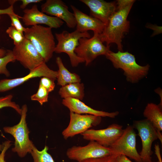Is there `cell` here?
Masks as SVG:
<instances>
[{
    "instance_id": "cell-28",
    "label": "cell",
    "mask_w": 162,
    "mask_h": 162,
    "mask_svg": "<svg viewBox=\"0 0 162 162\" xmlns=\"http://www.w3.org/2000/svg\"><path fill=\"white\" fill-rule=\"evenodd\" d=\"M11 21V25L14 27L16 30L22 34H23L25 28L22 25L19 20L20 18H22V17L17 15H9Z\"/></svg>"
},
{
    "instance_id": "cell-38",
    "label": "cell",
    "mask_w": 162,
    "mask_h": 162,
    "mask_svg": "<svg viewBox=\"0 0 162 162\" xmlns=\"http://www.w3.org/2000/svg\"><path fill=\"white\" fill-rule=\"evenodd\" d=\"M17 1H18V0H9L8 1V2H9V4H10V5H14V4Z\"/></svg>"
},
{
    "instance_id": "cell-9",
    "label": "cell",
    "mask_w": 162,
    "mask_h": 162,
    "mask_svg": "<svg viewBox=\"0 0 162 162\" xmlns=\"http://www.w3.org/2000/svg\"><path fill=\"white\" fill-rule=\"evenodd\" d=\"M70 116L69 124L62 132L65 140L84 133L90 128L100 124L101 121V117L92 115H82L70 112Z\"/></svg>"
},
{
    "instance_id": "cell-15",
    "label": "cell",
    "mask_w": 162,
    "mask_h": 162,
    "mask_svg": "<svg viewBox=\"0 0 162 162\" xmlns=\"http://www.w3.org/2000/svg\"><path fill=\"white\" fill-rule=\"evenodd\" d=\"M22 19L24 24L27 26H34L39 24L48 26L52 28H60L64 22L58 18L48 16L39 10L36 4L30 9H25Z\"/></svg>"
},
{
    "instance_id": "cell-24",
    "label": "cell",
    "mask_w": 162,
    "mask_h": 162,
    "mask_svg": "<svg viewBox=\"0 0 162 162\" xmlns=\"http://www.w3.org/2000/svg\"><path fill=\"white\" fill-rule=\"evenodd\" d=\"M13 98V96L11 94L0 97V109L5 107H10L21 115L22 111L21 108L19 105L12 101Z\"/></svg>"
},
{
    "instance_id": "cell-34",
    "label": "cell",
    "mask_w": 162,
    "mask_h": 162,
    "mask_svg": "<svg viewBox=\"0 0 162 162\" xmlns=\"http://www.w3.org/2000/svg\"><path fill=\"white\" fill-rule=\"evenodd\" d=\"M155 153L158 159L159 162H162L160 153V149L158 144H156L154 145Z\"/></svg>"
},
{
    "instance_id": "cell-7",
    "label": "cell",
    "mask_w": 162,
    "mask_h": 162,
    "mask_svg": "<svg viewBox=\"0 0 162 162\" xmlns=\"http://www.w3.org/2000/svg\"><path fill=\"white\" fill-rule=\"evenodd\" d=\"M136 135L133 126H128L120 137L109 147L112 154L124 155L136 162H142L136 148Z\"/></svg>"
},
{
    "instance_id": "cell-29",
    "label": "cell",
    "mask_w": 162,
    "mask_h": 162,
    "mask_svg": "<svg viewBox=\"0 0 162 162\" xmlns=\"http://www.w3.org/2000/svg\"><path fill=\"white\" fill-rule=\"evenodd\" d=\"M39 84L45 88L49 92L53 91L55 86L54 80L45 77L41 78Z\"/></svg>"
},
{
    "instance_id": "cell-2",
    "label": "cell",
    "mask_w": 162,
    "mask_h": 162,
    "mask_svg": "<svg viewBox=\"0 0 162 162\" xmlns=\"http://www.w3.org/2000/svg\"><path fill=\"white\" fill-rule=\"evenodd\" d=\"M116 68L123 70L127 81L137 82L147 74L150 67L148 64L141 66L136 62L134 56L128 51L114 52L110 50L105 55Z\"/></svg>"
},
{
    "instance_id": "cell-4",
    "label": "cell",
    "mask_w": 162,
    "mask_h": 162,
    "mask_svg": "<svg viewBox=\"0 0 162 162\" xmlns=\"http://www.w3.org/2000/svg\"><path fill=\"white\" fill-rule=\"evenodd\" d=\"M22 113L19 123L11 127L3 128L5 132L11 135L15 140L14 146L12 151L16 152L20 158L26 156L28 153H30L34 146L29 136L30 132L26 122V116L28 108L26 104L21 107Z\"/></svg>"
},
{
    "instance_id": "cell-39",
    "label": "cell",
    "mask_w": 162,
    "mask_h": 162,
    "mask_svg": "<svg viewBox=\"0 0 162 162\" xmlns=\"http://www.w3.org/2000/svg\"><path fill=\"white\" fill-rule=\"evenodd\" d=\"M157 162H159V161H158Z\"/></svg>"
},
{
    "instance_id": "cell-26",
    "label": "cell",
    "mask_w": 162,
    "mask_h": 162,
    "mask_svg": "<svg viewBox=\"0 0 162 162\" xmlns=\"http://www.w3.org/2000/svg\"><path fill=\"white\" fill-rule=\"evenodd\" d=\"M6 32L9 37L13 40L15 46L20 44L25 38L24 34L21 33L12 26L9 27Z\"/></svg>"
},
{
    "instance_id": "cell-36",
    "label": "cell",
    "mask_w": 162,
    "mask_h": 162,
    "mask_svg": "<svg viewBox=\"0 0 162 162\" xmlns=\"http://www.w3.org/2000/svg\"><path fill=\"white\" fill-rule=\"evenodd\" d=\"M7 52V50L3 48H0V58L5 56Z\"/></svg>"
},
{
    "instance_id": "cell-18",
    "label": "cell",
    "mask_w": 162,
    "mask_h": 162,
    "mask_svg": "<svg viewBox=\"0 0 162 162\" xmlns=\"http://www.w3.org/2000/svg\"><path fill=\"white\" fill-rule=\"evenodd\" d=\"M62 103L69 109L70 112L79 114H86L101 117L114 118L119 114L118 111L109 112L94 109L81 100L74 98H68L63 99Z\"/></svg>"
},
{
    "instance_id": "cell-5",
    "label": "cell",
    "mask_w": 162,
    "mask_h": 162,
    "mask_svg": "<svg viewBox=\"0 0 162 162\" xmlns=\"http://www.w3.org/2000/svg\"><path fill=\"white\" fill-rule=\"evenodd\" d=\"M55 36L58 43L56 46L54 52L57 53H67L70 58L73 67H76L79 64L85 62L83 59L77 56L75 51L79 45L80 38L91 37L90 34L88 32L81 33L76 30L69 32L64 30L61 33H56Z\"/></svg>"
},
{
    "instance_id": "cell-32",
    "label": "cell",
    "mask_w": 162,
    "mask_h": 162,
    "mask_svg": "<svg viewBox=\"0 0 162 162\" xmlns=\"http://www.w3.org/2000/svg\"><path fill=\"white\" fill-rule=\"evenodd\" d=\"M14 15H16V14L14 11L13 5H10V6L7 8L4 9H0V19L1 15L2 14Z\"/></svg>"
},
{
    "instance_id": "cell-21",
    "label": "cell",
    "mask_w": 162,
    "mask_h": 162,
    "mask_svg": "<svg viewBox=\"0 0 162 162\" xmlns=\"http://www.w3.org/2000/svg\"><path fill=\"white\" fill-rule=\"evenodd\" d=\"M84 85L80 82H74L62 86L58 94L62 98H72L82 100L84 96Z\"/></svg>"
},
{
    "instance_id": "cell-12",
    "label": "cell",
    "mask_w": 162,
    "mask_h": 162,
    "mask_svg": "<svg viewBox=\"0 0 162 162\" xmlns=\"http://www.w3.org/2000/svg\"><path fill=\"white\" fill-rule=\"evenodd\" d=\"M122 126L113 124L106 128L88 129L81 134L85 140L95 141L101 145L109 147L122 134L124 129Z\"/></svg>"
},
{
    "instance_id": "cell-20",
    "label": "cell",
    "mask_w": 162,
    "mask_h": 162,
    "mask_svg": "<svg viewBox=\"0 0 162 162\" xmlns=\"http://www.w3.org/2000/svg\"><path fill=\"white\" fill-rule=\"evenodd\" d=\"M143 114L157 130L160 131L162 130V111L161 106L153 103H148Z\"/></svg>"
},
{
    "instance_id": "cell-31",
    "label": "cell",
    "mask_w": 162,
    "mask_h": 162,
    "mask_svg": "<svg viewBox=\"0 0 162 162\" xmlns=\"http://www.w3.org/2000/svg\"><path fill=\"white\" fill-rule=\"evenodd\" d=\"M134 0H118L116 3V9L125 8L130 4H134Z\"/></svg>"
},
{
    "instance_id": "cell-23",
    "label": "cell",
    "mask_w": 162,
    "mask_h": 162,
    "mask_svg": "<svg viewBox=\"0 0 162 162\" xmlns=\"http://www.w3.org/2000/svg\"><path fill=\"white\" fill-rule=\"evenodd\" d=\"M16 59L12 50H7L6 55L0 58V74H3L7 77L10 76V73L6 66L10 62H14Z\"/></svg>"
},
{
    "instance_id": "cell-35",
    "label": "cell",
    "mask_w": 162,
    "mask_h": 162,
    "mask_svg": "<svg viewBox=\"0 0 162 162\" xmlns=\"http://www.w3.org/2000/svg\"><path fill=\"white\" fill-rule=\"evenodd\" d=\"M117 158L119 162H132L124 155H118Z\"/></svg>"
},
{
    "instance_id": "cell-10",
    "label": "cell",
    "mask_w": 162,
    "mask_h": 162,
    "mask_svg": "<svg viewBox=\"0 0 162 162\" xmlns=\"http://www.w3.org/2000/svg\"><path fill=\"white\" fill-rule=\"evenodd\" d=\"M66 154L69 159L78 162L112 154L109 147L103 146L93 141H90L85 146H73L67 149Z\"/></svg>"
},
{
    "instance_id": "cell-37",
    "label": "cell",
    "mask_w": 162,
    "mask_h": 162,
    "mask_svg": "<svg viewBox=\"0 0 162 162\" xmlns=\"http://www.w3.org/2000/svg\"><path fill=\"white\" fill-rule=\"evenodd\" d=\"M157 135L158 139L160 142L162 143V135L161 131L157 130Z\"/></svg>"
},
{
    "instance_id": "cell-17",
    "label": "cell",
    "mask_w": 162,
    "mask_h": 162,
    "mask_svg": "<svg viewBox=\"0 0 162 162\" xmlns=\"http://www.w3.org/2000/svg\"><path fill=\"white\" fill-rule=\"evenodd\" d=\"M70 7L73 11L76 22V30L83 33L92 30L94 33L101 34L105 25L98 19L82 12L73 5Z\"/></svg>"
},
{
    "instance_id": "cell-1",
    "label": "cell",
    "mask_w": 162,
    "mask_h": 162,
    "mask_svg": "<svg viewBox=\"0 0 162 162\" xmlns=\"http://www.w3.org/2000/svg\"><path fill=\"white\" fill-rule=\"evenodd\" d=\"M133 4L116 9L105 25L102 33L98 34L100 40L106 43V46L115 43L119 51H123L122 39L129 31L130 22L127 18Z\"/></svg>"
},
{
    "instance_id": "cell-13",
    "label": "cell",
    "mask_w": 162,
    "mask_h": 162,
    "mask_svg": "<svg viewBox=\"0 0 162 162\" xmlns=\"http://www.w3.org/2000/svg\"><path fill=\"white\" fill-rule=\"evenodd\" d=\"M58 71L50 69L44 62L34 69L30 71L26 75L22 77L12 79H4L0 80V92L11 90L35 77H45L55 81L57 79Z\"/></svg>"
},
{
    "instance_id": "cell-3",
    "label": "cell",
    "mask_w": 162,
    "mask_h": 162,
    "mask_svg": "<svg viewBox=\"0 0 162 162\" xmlns=\"http://www.w3.org/2000/svg\"><path fill=\"white\" fill-rule=\"evenodd\" d=\"M52 29L38 25L25 28L23 33L45 63L52 58L56 46Z\"/></svg>"
},
{
    "instance_id": "cell-6",
    "label": "cell",
    "mask_w": 162,
    "mask_h": 162,
    "mask_svg": "<svg viewBox=\"0 0 162 162\" xmlns=\"http://www.w3.org/2000/svg\"><path fill=\"white\" fill-rule=\"evenodd\" d=\"M110 50V46L103 44L98 34L94 33L92 37L82 38L79 39L75 52L77 56L84 60L87 66L98 56L105 55Z\"/></svg>"
},
{
    "instance_id": "cell-30",
    "label": "cell",
    "mask_w": 162,
    "mask_h": 162,
    "mask_svg": "<svg viewBox=\"0 0 162 162\" xmlns=\"http://www.w3.org/2000/svg\"><path fill=\"white\" fill-rule=\"evenodd\" d=\"M11 141L7 140L3 142L2 144L0 145V162H5L4 160L5 154L7 150L11 145Z\"/></svg>"
},
{
    "instance_id": "cell-25",
    "label": "cell",
    "mask_w": 162,
    "mask_h": 162,
    "mask_svg": "<svg viewBox=\"0 0 162 162\" xmlns=\"http://www.w3.org/2000/svg\"><path fill=\"white\" fill-rule=\"evenodd\" d=\"M49 93L45 88L39 84L37 92L31 96V99L32 100L38 101L42 105L48 101Z\"/></svg>"
},
{
    "instance_id": "cell-22",
    "label": "cell",
    "mask_w": 162,
    "mask_h": 162,
    "mask_svg": "<svg viewBox=\"0 0 162 162\" xmlns=\"http://www.w3.org/2000/svg\"><path fill=\"white\" fill-rule=\"evenodd\" d=\"M49 148L45 146L41 151L38 150L34 146L30 153L33 162H55L51 155L48 152Z\"/></svg>"
},
{
    "instance_id": "cell-16",
    "label": "cell",
    "mask_w": 162,
    "mask_h": 162,
    "mask_svg": "<svg viewBox=\"0 0 162 162\" xmlns=\"http://www.w3.org/2000/svg\"><path fill=\"white\" fill-rule=\"evenodd\" d=\"M89 8L90 16L96 18L105 25L110 18L116 10L115 2H107L103 0H80Z\"/></svg>"
},
{
    "instance_id": "cell-19",
    "label": "cell",
    "mask_w": 162,
    "mask_h": 162,
    "mask_svg": "<svg viewBox=\"0 0 162 162\" xmlns=\"http://www.w3.org/2000/svg\"><path fill=\"white\" fill-rule=\"evenodd\" d=\"M56 62L58 68L57 78L58 85L63 86L71 83L80 82V76L70 72L64 65L60 57L56 58Z\"/></svg>"
},
{
    "instance_id": "cell-14",
    "label": "cell",
    "mask_w": 162,
    "mask_h": 162,
    "mask_svg": "<svg viewBox=\"0 0 162 162\" xmlns=\"http://www.w3.org/2000/svg\"><path fill=\"white\" fill-rule=\"evenodd\" d=\"M41 11L58 18L66 23L70 28L76 27V19L73 13L68 6L61 0H47L41 6Z\"/></svg>"
},
{
    "instance_id": "cell-33",
    "label": "cell",
    "mask_w": 162,
    "mask_h": 162,
    "mask_svg": "<svg viewBox=\"0 0 162 162\" xmlns=\"http://www.w3.org/2000/svg\"><path fill=\"white\" fill-rule=\"evenodd\" d=\"M22 3L20 5V8L22 9H25V8L29 4L33 3H37L40 2L41 0H21Z\"/></svg>"
},
{
    "instance_id": "cell-11",
    "label": "cell",
    "mask_w": 162,
    "mask_h": 162,
    "mask_svg": "<svg viewBox=\"0 0 162 162\" xmlns=\"http://www.w3.org/2000/svg\"><path fill=\"white\" fill-rule=\"evenodd\" d=\"M12 51L16 60L29 71L45 62L31 42L25 38L20 44L15 46Z\"/></svg>"
},
{
    "instance_id": "cell-27",
    "label": "cell",
    "mask_w": 162,
    "mask_h": 162,
    "mask_svg": "<svg viewBox=\"0 0 162 162\" xmlns=\"http://www.w3.org/2000/svg\"><path fill=\"white\" fill-rule=\"evenodd\" d=\"M117 155L111 154L102 157L88 159L79 162H119L117 158Z\"/></svg>"
},
{
    "instance_id": "cell-8",
    "label": "cell",
    "mask_w": 162,
    "mask_h": 162,
    "mask_svg": "<svg viewBox=\"0 0 162 162\" xmlns=\"http://www.w3.org/2000/svg\"><path fill=\"white\" fill-rule=\"evenodd\" d=\"M133 126L137 130L141 140L142 148L139 154L142 162H153L152 147L153 142L158 139L157 130L146 119L135 121Z\"/></svg>"
}]
</instances>
